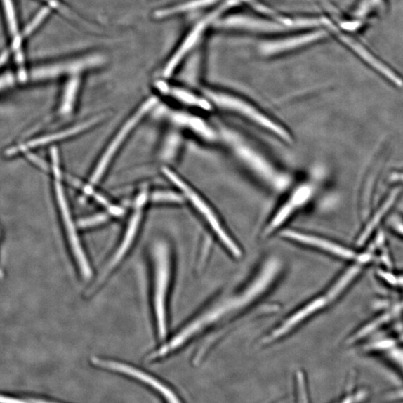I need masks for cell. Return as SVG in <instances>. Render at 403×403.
Segmentation results:
<instances>
[{
    "mask_svg": "<svg viewBox=\"0 0 403 403\" xmlns=\"http://www.w3.org/2000/svg\"><path fill=\"white\" fill-rule=\"evenodd\" d=\"M110 216V213H100L98 215H94L79 220L77 223V226L81 229L97 227L98 225H101L107 221Z\"/></svg>",
    "mask_w": 403,
    "mask_h": 403,
    "instance_id": "obj_26",
    "label": "cell"
},
{
    "mask_svg": "<svg viewBox=\"0 0 403 403\" xmlns=\"http://www.w3.org/2000/svg\"><path fill=\"white\" fill-rule=\"evenodd\" d=\"M279 270V263L277 260H270L265 265L263 270L260 272L251 286L245 289L242 293L236 295L227 300H225L214 308H211L203 314L193 319L185 326L170 341L164 345L150 355L148 359L150 362L161 359L167 357L190 339L197 336L209 326L216 324L227 315L235 312L250 304L260 294H263L274 281Z\"/></svg>",
    "mask_w": 403,
    "mask_h": 403,
    "instance_id": "obj_1",
    "label": "cell"
},
{
    "mask_svg": "<svg viewBox=\"0 0 403 403\" xmlns=\"http://www.w3.org/2000/svg\"><path fill=\"white\" fill-rule=\"evenodd\" d=\"M105 62V58L100 53H91L65 59L49 65L26 71L23 82H41L58 78L81 76L88 71L98 69Z\"/></svg>",
    "mask_w": 403,
    "mask_h": 403,
    "instance_id": "obj_8",
    "label": "cell"
},
{
    "mask_svg": "<svg viewBox=\"0 0 403 403\" xmlns=\"http://www.w3.org/2000/svg\"><path fill=\"white\" fill-rule=\"evenodd\" d=\"M149 201L156 204L180 205L185 203L183 195L178 191L168 189H159L152 193L149 192Z\"/></svg>",
    "mask_w": 403,
    "mask_h": 403,
    "instance_id": "obj_25",
    "label": "cell"
},
{
    "mask_svg": "<svg viewBox=\"0 0 403 403\" xmlns=\"http://www.w3.org/2000/svg\"><path fill=\"white\" fill-rule=\"evenodd\" d=\"M325 30L316 28L294 31L265 38L258 44L257 51L264 58H274L298 51L324 39L327 35Z\"/></svg>",
    "mask_w": 403,
    "mask_h": 403,
    "instance_id": "obj_10",
    "label": "cell"
},
{
    "mask_svg": "<svg viewBox=\"0 0 403 403\" xmlns=\"http://www.w3.org/2000/svg\"><path fill=\"white\" fill-rule=\"evenodd\" d=\"M366 397V393L362 391V392L359 393L358 395L350 397L345 399L342 402V403H357L362 400H363Z\"/></svg>",
    "mask_w": 403,
    "mask_h": 403,
    "instance_id": "obj_31",
    "label": "cell"
},
{
    "mask_svg": "<svg viewBox=\"0 0 403 403\" xmlns=\"http://www.w3.org/2000/svg\"><path fill=\"white\" fill-rule=\"evenodd\" d=\"M312 194L313 187L310 184L304 183L296 187L272 218L265 234H269L279 228L296 210L308 203Z\"/></svg>",
    "mask_w": 403,
    "mask_h": 403,
    "instance_id": "obj_16",
    "label": "cell"
},
{
    "mask_svg": "<svg viewBox=\"0 0 403 403\" xmlns=\"http://www.w3.org/2000/svg\"><path fill=\"white\" fill-rule=\"evenodd\" d=\"M222 0H187L169 7L157 10L154 14L158 19L169 18L177 15L193 13V11L215 7Z\"/></svg>",
    "mask_w": 403,
    "mask_h": 403,
    "instance_id": "obj_23",
    "label": "cell"
},
{
    "mask_svg": "<svg viewBox=\"0 0 403 403\" xmlns=\"http://www.w3.org/2000/svg\"><path fill=\"white\" fill-rule=\"evenodd\" d=\"M157 90L164 96L169 97L188 108L208 112L212 108V104L204 94H200L187 88L170 84L166 79H160L155 82Z\"/></svg>",
    "mask_w": 403,
    "mask_h": 403,
    "instance_id": "obj_18",
    "label": "cell"
},
{
    "mask_svg": "<svg viewBox=\"0 0 403 403\" xmlns=\"http://www.w3.org/2000/svg\"><path fill=\"white\" fill-rule=\"evenodd\" d=\"M389 399H397L403 398V390L398 391V392L391 394L387 397Z\"/></svg>",
    "mask_w": 403,
    "mask_h": 403,
    "instance_id": "obj_32",
    "label": "cell"
},
{
    "mask_svg": "<svg viewBox=\"0 0 403 403\" xmlns=\"http://www.w3.org/2000/svg\"><path fill=\"white\" fill-rule=\"evenodd\" d=\"M383 280L395 288L403 289V272L402 274H394L388 271H381L378 272Z\"/></svg>",
    "mask_w": 403,
    "mask_h": 403,
    "instance_id": "obj_29",
    "label": "cell"
},
{
    "mask_svg": "<svg viewBox=\"0 0 403 403\" xmlns=\"http://www.w3.org/2000/svg\"><path fill=\"white\" fill-rule=\"evenodd\" d=\"M50 13L49 8H44L40 11V13L35 16L34 20L30 22V25L28 27L25 29V35L31 34L35 29H37L41 23L44 21V20L48 15Z\"/></svg>",
    "mask_w": 403,
    "mask_h": 403,
    "instance_id": "obj_30",
    "label": "cell"
},
{
    "mask_svg": "<svg viewBox=\"0 0 403 403\" xmlns=\"http://www.w3.org/2000/svg\"><path fill=\"white\" fill-rule=\"evenodd\" d=\"M154 289L153 310L159 337L168 333L167 305L171 279V258L167 242L159 241L153 247Z\"/></svg>",
    "mask_w": 403,
    "mask_h": 403,
    "instance_id": "obj_4",
    "label": "cell"
},
{
    "mask_svg": "<svg viewBox=\"0 0 403 403\" xmlns=\"http://www.w3.org/2000/svg\"><path fill=\"white\" fill-rule=\"evenodd\" d=\"M149 202V192L147 189L141 190L136 197L134 210L130 217L124 239L117 250L112 256L107 265L103 269L102 275L98 279V286L102 284L115 268L120 265L130 248L133 246L139 230L142 219H143L144 209Z\"/></svg>",
    "mask_w": 403,
    "mask_h": 403,
    "instance_id": "obj_13",
    "label": "cell"
},
{
    "mask_svg": "<svg viewBox=\"0 0 403 403\" xmlns=\"http://www.w3.org/2000/svg\"><path fill=\"white\" fill-rule=\"evenodd\" d=\"M322 21V27H326L328 30L333 32L347 46L350 47V48L357 52L366 62H369L373 67L379 71L383 75L386 77L389 80L393 81L397 86H402V81L395 75L392 71L385 67L383 63L378 62L376 58L367 52L363 47L359 44L357 41H355L351 38L347 37L346 34H343L341 32L340 29L336 25V22L331 21L329 18L326 17H319Z\"/></svg>",
    "mask_w": 403,
    "mask_h": 403,
    "instance_id": "obj_19",
    "label": "cell"
},
{
    "mask_svg": "<svg viewBox=\"0 0 403 403\" xmlns=\"http://www.w3.org/2000/svg\"><path fill=\"white\" fill-rule=\"evenodd\" d=\"M81 76L67 78L58 104L57 114L62 117L73 114L77 103L81 84Z\"/></svg>",
    "mask_w": 403,
    "mask_h": 403,
    "instance_id": "obj_22",
    "label": "cell"
},
{
    "mask_svg": "<svg viewBox=\"0 0 403 403\" xmlns=\"http://www.w3.org/2000/svg\"><path fill=\"white\" fill-rule=\"evenodd\" d=\"M162 173L174 185L178 191L183 195L185 199L187 200L201 217L205 220L209 227L214 232L220 242L227 249L229 252L235 257H240L242 256L241 249L224 228L217 213L212 209L206 199L185 181L181 176L169 169L168 166L163 167Z\"/></svg>",
    "mask_w": 403,
    "mask_h": 403,
    "instance_id": "obj_6",
    "label": "cell"
},
{
    "mask_svg": "<svg viewBox=\"0 0 403 403\" xmlns=\"http://www.w3.org/2000/svg\"><path fill=\"white\" fill-rule=\"evenodd\" d=\"M92 363L102 369L121 374L136 379V381L148 386L155 392L159 394L160 397L165 399L166 403H182L179 397L176 395L169 386L164 384L158 378L138 369L136 366L124 362L100 357H93Z\"/></svg>",
    "mask_w": 403,
    "mask_h": 403,
    "instance_id": "obj_12",
    "label": "cell"
},
{
    "mask_svg": "<svg viewBox=\"0 0 403 403\" xmlns=\"http://www.w3.org/2000/svg\"><path fill=\"white\" fill-rule=\"evenodd\" d=\"M391 341H392V345L383 351H385L388 358L398 366L403 372V348L397 347L395 341L391 340Z\"/></svg>",
    "mask_w": 403,
    "mask_h": 403,
    "instance_id": "obj_27",
    "label": "cell"
},
{
    "mask_svg": "<svg viewBox=\"0 0 403 403\" xmlns=\"http://www.w3.org/2000/svg\"><path fill=\"white\" fill-rule=\"evenodd\" d=\"M214 27L223 31L253 34L266 38L296 31L279 20L256 13H227L215 22Z\"/></svg>",
    "mask_w": 403,
    "mask_h": 403,
    "instance_id": "obj_9",
    "label": "cell"
},
{
    "mask_svg": "<svg viewBox=\"0 0 403 403\" xmlns=\"http://www.w3.org/2000/svg\"><path fill=\"white\" fill-rule=\"evenodd\" d=\"M3 3L4 4L10 32L15 34L18 32V25L13 1H11V0H3Z\"/></svg>",
    "mask_w": 403,
    "mask_h": 403,
    "instance_id": "obj_28",
    "label": "cell"
},
{
    "mask_svg": "<svg viewBox=\"0 0 403 403\" xmlns=\"http://www.w3.org/2000/svg\"><path fill=\"white\" fill-rule=\"evenodd\" d=\"M330 303L331 300L326 294L312 300L286 319L277 329L272 331L264 340V343H270L286 336L295 326H298L308 317L323 310Z\"/></svg>",
    "mask_w": 403,
    "mask_h": 403,
    "instance_id": "obj_20",
    "label": "cell"
},
{
    "mask_svg": "<svg viewBox=\"0 0 403 403\" xmlns=\"http://www.w3.org/2000/svg\"><path fill=\"white\" fill-rule=\"evenodd\" d=\"M236 1L251 8L256 14L279 20L296 31L312 29L318 27L317 18L291 17L284 15L262 0H236Z\"/></svg>",
    "mask_w": 403,
    "mask_h": 403,
    "instance_id": "obj_17",
    "label": "cell"
},
{
    "mask_svg": "<svg viewBox=\"0 0 403 403\" xmlns=\"http://www.w3.org/2000/svg\"><path fill=\"white\" fill-rule=\"evenodd\" d=\"M105 118V114L93 116L90 118V119L82 121L75 126L59 130V131L55 133L44 134L37 138H32L25 141H22L20 143L11 146L6 150L5 153L6 156L8 157H13L20 155H26L27 153L30 152L31 150L34 149L55 144L56 142L79 136L88 131V130H90L93 126L100 124Z\"/></svg>",
    "mask_w": 403,
    "mask_h": 403,
    "instance_id": "obj_11",
    "label": "cell"
},
{
    "mask_svg": "<svg viewBox=\"0 0 403 403\" xmlns=\"http://www.w3.org/2000/svg\"><path fill=\"white\" fill-rule=\"evenodd\" d=\"M232 143L235 154L260 177L276 187L283 186L284 183L281 175L260 153L240 140H234Z\"/></svg>",
    "mask_w": 403,
    "mask_h": 403,
    "instance_id": "obj_14",
    "label": "cell"
},
{
    "mask_svg": "<svg viewBox=\"0 0 403 403\" xmlns=\"http://www.w3.org/2000/svg\"><path fill=\"white\" fill-rule=\"evenodd\" d=\"M51 171L53 175V185L56 204L59 215L63 224L66 238L70 250L72 253L76 264L79 270L81 277L86 279L91 278L92 272L89 260L85 253L84 248L80 242L77 232V224L74 220L71 212L64 186V179L62 170L60 157L58 149L53 147L51 152Z\"/></svg>",
    "mask_w": 403,
    "mask_h": 403,
    "instance_id": "obj_2",
    "label": "cell"
},
{
    "mask_svg": "<svg viewBox=\"0 0 403 403\" xmlns=\"http://www.w3.org/2000/svg\"><path fill=\"white\" fill-rule=\"evenodd\" d=\"M282 236L293 242L315 247L319 251H322L343 260H355L359 256L351 250L350 248L322 238V237L309 234H307L291 230L282 232Z\"/></svg>",
    "mask_w": 403,
    "mask_h": 403,
    "instance_id": "obj_15",
    "label": "cell"
},
{
    "mask_svg": "<svg viewBox=\"0 0 403 403\" xmlns=\"http://www.w3.org/2000/svg\"><path fill=\"white\" fill-rule=\"evenodd\" d=\"M239 5V3L236 0H222L219 4L213 7L205 16L195 22V25L190 29L180 44L177 46L169 61L166 62L162 70L164 78L168 79L173 76L176 70L180 67L187 58L197 49L207 30L214 26L215 22L220 17Z\"/></svg>",
    "mask_w": 403,
    "mask_h": 403,
    "instance_id": "obj_5",
    "label": "cell"
},
{
    "mask_svg": "<svg viewBox=\"0 0 403 403\" xmlns=\"http://www.w3.org/2000/svg\"><path fill=\"white\" fill-rule=\"evenodd\" d=\"M157 102L158 100L156 97H151L147 99L138 106L136 110L129 116L128 119L117 130L109 145L106 146L97 164H95L89 177V185L95 186L103 180L117 153L119 152L128 137L131 136L144 118L155 107Z\"/></svg>",
    "mask_w": 403,
    "mask_h": 403,
    "instance_id": "obj_7",
    "label": "cell"
},
{
    "mask_svg": "<svg viewBox=\"0 0 403 403\" xmlns=\"http://www.w3.org/2000/svg\"><path fill=\"white\" fill-rule=\"evenodd\" d=\"M204 94L212 105L237 114L257 126L266 130L286 143H292L293 139L289 130L262 110L258 108L251 102L238 96V95L213 88L205 89Z\"/></svg>",
    "mask_w": 403,
    "mask_h": 403,
    "instance_id": "obj_3",
    "label": "cell"
},
{
    "mask_svg": "<svg viewBox=\"0 0 403 403\" xmlns=\"http://www.w3.org/2000/svg\"><path fill=\"white\" fill-rule=\"evenodd\" d=\"M397 194L398 192H395L391 194L385 201V203L376 213L375 216L372 218L369 223L366 224V226L359 237L357 242L359 244L362 245L366 243L367 240H369V237L377 227L378 223L381 222L382 219L388 211L389 209L393 206L397 199Z\"/></svg>",
    "mask_w": 403,
    "mask_h": 403,
    "instance_id": "obj_24",
    "label": "cell"
},
{
    "mask_svg": "<svg viewBox=\"0 0 403 403\" xmlns=\"http://www.w3.org/2000/svg\"><path fill=\"white\" fill-rule=\"evenodd\" d=\"M394 229L396 232L399 235L403 237V223H395L394 225Z\"/></svg>",
    "mask_w": 403,
    "mask_h": 403,
    "instance_id": "obj_33",
    "label": "cell"
},
{
    "mask_svg": "<svg viewBox=\"0 0 403 403\" xmlns=\"http://www.w3.org/2000/svg\"><path fill=\"white\" fill-rule=\"evenodd\" d=\"M170 120L177 126L187 129L194 135L207 141L217 139L216 133L210 125L201 117L185 112H171Z\"/></svg>",
    "mask_w": 403,
    "mask_h": 403,
    "instance_id": "obj_21",
    "label": "cell"
}]
</instances>
